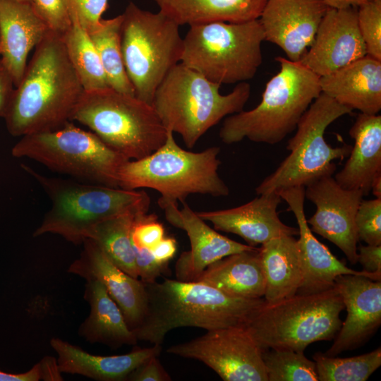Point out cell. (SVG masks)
I'll return each instance as SVG.
<instances>
[{
	"label": "cell",
	"instance_id": "cell-1",
	"mask_svg": "<svg viewBox=\"0 0 381 381\" xmlns=\"http://www.w3.org/2000/svg\"><path fill=\"white\" fill-rule=\"evenodd\" d=\"M83 92L61 35L49 30L14 88L6 128L16 137L59 128L71 121Z\"/></svg>",
	"mask_w": 381,
	"mask_h": 381
},
{
	"label": "cell",
	"instance_id": "cell-2",
	"mask_svg": "<svg viewBox=\"0 0 381 381\" xmlns=\"http://www.w3.org/2000/svg\"><path fill=\"white\" fill-rule=\"evenodd\" d=\"M145 285L146 312L133 332L138 341L152 345H162L167 334L179 327H193L207 331L245 327L265 303L264 298L230 296L197 282L164 279L162 282Z\"/></svg>",
	"mask_w": 381,
	"mask_h": 381
},
{
	"label": "cell",
	"instance_id": "cell-3",
	"mask_svg": "<svg viewBox=\"0 0 381 381\" xmlns=\"http://www.w3.org/2000/svg\"><path fill=\"white\" fill-rule=\"evenodd\" d=\"M280 69L266 84L260 102L224 120L219 138L226 144L245 138L277 144L296 130L302 116L320 95V76L299 61L275 58Z\"/></svg>",
	"mask_w": 381,
	"mask_h": 381
},
{
	"label": "cell",
	"instance_id": "cell-4",
	"mask_svg": "<svg viewBox=\"0 0 381 381\" xmlns=\"http://www.w3.org/2000/svg\"><path fill=\"white\" fill-rule=\"evenodd\" d=\"M23 168L39 183L52 202L34 237L56 234L80 245L101 222L128 212L149 210L150 198L143 190L49 177L28 166Z\"/></svg>",
	"mask_w": 381,
	"mask_h": 381
},
{
	"label": "cell",
	"instance_id": "cell-5",
	"mask_svg": "<svg viewBox=\"0 0 381 381\" xmlns=\"http://www.w3.org/2000/svg\"><path fill=\"white\" fill-rule=\"evenodd\" d=\"M220 87L179 63L157 87L152 105L166 130L179 134L191 149L222 119L242 111L250 97L247 82L226 95L221 94Z\"/></svg>",
	"mask_w": 381,
	"mask_h": 381
},
{
	"label": "cell",
	"instance_id": "cell-6",
	"mask_svg": "<svg viewBox=\"0 0 381 381\" xmlns=\"http://www.w3.org/2000/svg\"><path fill=\"white\" fill-rule=\"evenodd\" d=\"M218 147L198 152L186 150L167 131L164 143L147 157L126 162L118 171L119 188H151L161 197L157 203L185 201L190 194L227 196L229 189L219 175Z\"/></svg>",
	"mask_w": 381,
	"mask_h": 381
},
{
	"label": "cell",
	"instance_id": "cell-7",
	"mask_svg": "<svg viewBox=\"0 0 381 381\" xmlns=\"http://www.w3.org/2000/svg\"><path fill=\"white\" fill-rule=\"evenodd\" d=\"M87 126L102 142L128 159L152 154L167 131L152 104L111 87L85 91L71 121Z\"/></svg>",
	"mask_w": 381,
	"mask_h": 381
},
{
	"label": "cell",
	"instance_id": "cell-8",
	"mask_svg": "<svg viewBox=\"0 0 381 381\" xmlns=\"http://www.w3.org/2000/svg\"><path fill=\"white\" fill-rule=\"evenodd\" d=\"M344 309L337 286L300 294L273 303H265L245 327L262 351L291 349L304 351L310 344L330 341L342 322Z\"/></svg>",
	"mask_w": 381,
	"mask_h": 381
},
{
	"label": "cell",
	"instance_id": "cell-9",
	"mask_svg": "<svg viewBox=\"0 0 381 381\" xmlns=\"http://www.w3.org/2000/svg\"><path fill=\"white\" fill-rule=\"evenodd\" d=\"M263 41L258 19L192 25L183 37L180 63L219 85L246 82L262 64Z\"/></svg>",
	"mask_w": 381,
	"mask_h": 381
},
{
	"label": "cell",
	"instance_id": "cell-10",
	"mask_svg": "<svg viewBox=\"0 0 381 381\" xmlns=\"http://www.w3.org/2000/svg\"><path fill=\"white\" fill-rule=\"evenodd\" d=\"M122 15L121 47L126 72L135 96L152 104L159 85L181 62L180 25L162 12L143 10L133 2Z\"/></svg>",
	"mask_w": 381,
	"mask_h": 381
},
{
	"label": "cell",
	"instance_id": "cell-11",
	"mask_svg": "<svg viewBox=\"0 0 381 381\" xmlns=\"http://www.w3.org/2000/svg\"><path fill=\"white\" fill-rule=\"evenodd\" d=\"M352 111L321 92L302 116L294 135L288 141L289 154L256 187L257 195L306 187L322 177L333 175L334 161L347 157L352 146H331L325 140V132L334 121Z\"/></svg>",
	"mask_w": 381,
	"mask_h": 381
},
{
	"label": "cell",
	"instance_id": "cell-12",
	"mask_svg": "<svg viewBox=\"0 0 381 381\" xmlns=\"http://www.w3.org/2000/svg\"><path fill=\"white\" fill-rule=\"evenodd\" d=\"M47 169L84 183L119 188L118 171L128 159L92 131L71 121L56 130L22 136L11 149Z\"/></svg>",
	"mask_w": 381,
	"mask_h": 381
},
{
	"label": "cell",
	"instance_id": "cell-13",
	"mask_svg": "<svg viewBox=\"0 0 381 381\" xmlns=\"http://www.w3.org/2000/svg\"><path fill=\"white\" fill-rule=\"evenodd\" d=\"M166 351L203 363L224 381H268L262 351L244 327L207 330Z\"/></svg>",
	"mask_w": 381,
	"mask_h": 381
},
{
	"label": "cell",
	"instance_id": "cell-14",
	"mask_svg": "<svg viewBox=\"0 0 381 381\" xmlns=\"http://www.w3.org/2000/svg\"><path fill=\"white\" fill-rule=\"evenodd\" d=\"M364 194L347 189L332 176L322 177L305 187V197L315 207L307 223L315 232L338 247L351 264L358 262L359 241L356 215Z\"/></svg>",
	"mask_w": 381,
	"mask_h": 381
},
{
	"label": "cell",
	"instance_id": "cell-15",
	"mask_svg": "<svg viewBox=\"0 0 381 381\" xmlns=\"http://www.w3.org/2000/svg\"><path fill=\"white\" fill-rule=\"evenodd\" d=\"M159 203L164 211L167 221L172 226L183 230L190 241V249L183 252L175 265L176 279L195 282L212 262L226 256L257 248L230 239L211 228L188 205L181 202Z\"/></svg>",
	"mask_w": 381,
	"mask_h": 381
},
{
	"label": "cell",
	"instance_id": "cell-16",
	"mask_svg": "<svg viewBox=\"0 0 381 381\" xmlns=\"http://www.w3.org/2000/svg\"><path fill=\"white\" fill-rule=\"evenodd\" d=\"M329 8L323 0H267L258 18L265 40L298 62L312 44Z\"/></svg>",
	"mask_w": 381,
	"mask_h": 381
},
{
	"label": "cell",
	"instance_id": "cell-17",
	"mask_svg": "<svg viewBox=\"0 0 381 381\" xmlns=\"http://www.w3.org/2000/svg\"><path fill=\"white\" fill-rule=\"evenodd\" d=\"M293 212L298 226L297 240L303 278L298 293L313 294L335 286V279L343 274H353L381 281V275L348 267L313 235L304 211L305 187L288 188L277 193Z\"/></svg>",
	"mask_w": 381,
	"mask_h": 381
},
{
	"label": "cell",
	"instance_id": "cell-18",
	"mask_svg": "<svg viewBox=\"0 0 381 381\" xmlns=\"http://www.w3.org/2000/svg\"><path fill=\"white\" fill-rule=\"evenodd\" d=\"M357 12V7L328 8L299 62L321 77L365 56Z\"/></svg>",
	"mask_w": 381,
	"mask_h": 381
},
{
	"label": "cell",
	"instance_id": "cell-19",
	"mask_svg": "<svg viewBox=\"0 0 381 381\" xmlns=\"http://www.w3.org/2000/svg\"><path fill=\"white\" fill-rule=\"evenodd\" d=\"M334 283L347 315L333 344L324 353L331 356L361 346L381 324V281L343 274L338 276Z\"/></svg>",
	"mask_w": 381,
	"mask_h": 381
},
{
	"label": "cell",
	"instance_id": "cell-20",
	"mask_svg": "<svg viewBox=\"0 0 381 381\" xmlns=\"http://www.w3.org/2000/svg\"><path fill=\"white\" fill-rule=\"evenodd\" d=\"M83 245L79 258L69 265L67 272L85 280L94 279L101 282L133 330L141 323L146 312L145 284L113 264L93 241L87 239Z\"/></svg>",
	"mask_w": 381,
	"mask_h": 381
},
{
	"label": "cell",
	"instance_id": "cell-21",
	"mask_svg": "<svg viewBox=\"0 0 381 381\" xmlns=\"http://www.w3.org/2000/svg\"><path fill=\"white\" fill-rule=\"evenodd\" d=\"M258 195L236 207L196 213L215 230L236 234L254 247L278 236L298 235V228L281 221L277 207L282 198L277 193Z\"/></svg>",
	"mask_w": 381,
	"mask_h": 381
},
{
	"label": "cell",
	"instance_id": "cell-22",
	"mask_svg": "<svg viewBox=\"0 0 381 381\" xmlns=\"http://www.w3.org/2000/svg\"><path fill=\"white\" fill-rule=\"evenodd\" d=\"M49 29L30 1L0 0V60L16 87L27 66L28 56Z\"/></svg>",
	"mask_w": 381,
	"mask_h": 381
},
{
	"label": "cell",
	"instance_id": "cell-23",
	"mask_svg": "<svg viewBox=\"0 0 381 381\" xmlns=\"http://www.w3.org/2000/svg\"><path fill=\"white\" fill-rule=\"evenodd\" d=\"M321 92L366 114L381 109V60L368 54L320 77Z\"/></svg>",
	"mask_w": 381,
	"mask_h": 381
},
{
	"label": "cell",
	"instance_id": "cell-24",
	"mask_svg": "<svg viewBox=\"0 0 381 381\" xmlns=\"http://www.w3.org/2000/svg\"><path fill=\"white\" fill-rule=\"evenodd\" d=\"M50 346L57 355L61 373L80 375L97 381H126L128 375L150 357L159 356L162 345L135 348L115 356L91 354L60 338L53 337Z\"/></svg>",
	"mask_w": 381,
	"mask_h": 381
},
{
	"label": "cell",
	"instance_id": "cell-25",
	"mask_svg": "<svg viewBox=\"0 0 381 381\" xmlns=\"http://www.w3.org/2000/svg\"><path fill=\"white\" fill-rule=\"evenodd\" d=\"M349 135L354 144L344 167L334 178L342 187L359 189L365 195L374 178L381 173V116L359 114Z\"/></svg>",
	"mask_w": 381,
	"mask_h": 381
},
{
	"label": "cell",
	"instance_id": "cell-26",
	"mask_svg": "<svg viewBox=\"0 0 381 381\" xmlns=\"http://www.w3.org/2000/svg\"><path fill=\"white\" fill-rule=\"evenodd\" d=\"M85 281L84 299L90 313L79 326L78 334L90 343L111 349L136 345L138 340L104 285L94 279Z\"/></svg>",
	"mask_w": 381,
	"mask_h": 381
},
{
	"label": "cell",
	"instance_id": "cell-27",
	"mask_svg": "<svg viewBox=\"0 0 381 381\" xmlns=\"http://www.w3.org/2000/svg\"><path fill=\"white\" fill-rule=\"evenodd\" d=\"M233 297L262 298L265 280L259 248L234 253L208 265L195 281Z\"/></svg>",
	"mask_w": 381,
	"mask_h": 381
},
{
	"label": "cell",
	"instance_id": "cell-28",
	"mask_svg": "<svg viewBox=\"0 0 381 381\" xmlns=\"http://www.w3.org/2000/svg\"><path fill=\"white\" fill-rule=\"evenodd\" d=\"M259 253L265 280V301L273 303L296 294L303 273L294 236L272 238L261 245Z\"/></svg>",
	"mask_w": 381,
	"mask_h": 381
},
{
	"label": "cell",
	"instance_id": "cell-29",
	"mask_svg": "<svg viewBox=\"0 0 381 381\" xmlns=\"http://www.w3.org/2000/svg\"><path fill=\"white\" fill-rule=\"evenodd\" d=\"M180 26L258 19L267 0H154Z\"/></svg>",
	"mask_w": 381,
	"mask_h": 381
},
{
	"label": "cell",
	"instance_id": "cell-30",
	"mask_svg": "<svg viewBox=\"0 0 381 381\" xmlns=\"http://www.w3.org/2000/svg\"><path fill=\"white\" fill-rule=\"evenodd\" d=\"M146 212L148 211L136 210L109 217L97 224L88 238L96 243L113 264L137 279L131 232L137 216Z\"/></svg>",
	"mask_w": 381,
	"mask_h": 381
},
{
	"label": "cell",
	"instance_id": "cell-31",
	"mask_svg": "<svg viewBox=\"0 0 381 381\" xmlns=\"http://www.w3.org/2000/svg\"><path fill=\"white\" fill-rule=\"evenodd\" d=\"M122 20V14L109 19L102 18L87 33L98 52L109 87L119 92L135 96L123 61L121 47Z\"/></svg>",
	"mask_w": 381,
	"mask_h": 381
},
{
	"label": "cell",
	"instance_id": "cell-32",
	"mask_svg": "<svg viewBox=\"0 0 381 381\" xmlns=\"http://www.w3.org/2000/svg\"><path fill=\"white\" fill-rule=\"evenodd\" d=\"M69 60L85 91L109 87L98 52L89 35L78 23L61 35Z\"/></svg>",
	"mask_w": 381,
	"mask_h": 381
},
{
	"label": "cell",
	"instance_id": "cell-33",
	"mask_svg": "<svg viewBox=\"0 0 381 381\" xmlns=\"http://www.w3.org/2000/svg\"><path fill=\"white\" fill-rule=\"evenodd\" d=\"M313 358L318 380L365 381L381 365V349L348 358L317 352Z\"/></svg>",
	"mask_w": 381,
	"mask_h": 381
},
{
	"label": "cell",
	"instance_id": "cell-34",
	"mask_svg": "<svg viewBox=\"0 0 381 381\" xmlns=\"http://www.w3.org/2000/svg\"><path fill=\"white\" fill-rule=\"evenodd\" d=\"M262 357L268 381H318L315 363L304 351L270 349Z\"/></svg>",
	"mask_w": 381,
	"mask_h": 381
},
{
	"label": "cell",
	"instance_id": "cell-35",
	"mask_svg": "<svg viewBox=\"0 0 381 381\" xmlns=\"http://www.w3.org/2000/svg\"><path fill=\"white\" fill-rule=\"evenodd\" d=\"M357 18L367 54L381 60V2L371 0L358 7Z\"/></svg>",
	"mask_w": 381,
	"mask_h": 381
},
{
	"label": "cell",
	"instance_id": "cell-36",
	"mask_svg": "<svg viewBox=\"0 0 381 381\" xmlns=\"http://www.w3.org/2000/svg\"><path fill=\"white\" fill-rule=\"evenodd\" d=\"M355 221L359 240L369 245H381V198L362 200Z\"/></svg>",
	"mask_w": 381,
	"mask_h": 381
},
{
	"label": "cell",
	"instance_id": "cell-37",
	"mask_svg": "<svg viewBox=\"0 0 381 381\" xmlns=\"http://www.w3.org/2000/svg\"><path fill=\"white\" fill-rule=\"evenodd\" d=\"M71 21L78 23L89 32L101 20L108 0H63Z\"/></svg>",
	"mask_w": 381,
	"mask_h": 381
},
{
	"label": "cell",
	"instance_id": "cell-38",
	"mask_svg": "<svg viewBox=\"0 0 381 381\" xmlns=\"http://www.w3.org/2000/svg\"><path fill=\"white\" fill-rule=\"evenodd\" d=\"M164 236V227L155 214L146 212L137 216L131 232L133 245L152 250Z\"/></svg>",
	"mask_w": 381,
	"mask_h": 381
},
{
	"label": "cell",
	"instance_id": "cell-39",
	"mask_svg": "<svg viewBox=\"0 0 381 381\" xmlns=\"http://www.w3.org/2000/svg\"><path fill=\"white\" fill-rule=\"evenodd\" d=\"M30 4L49 30L62 35L70 28L71 21L63 0H30Z\"/></svg>",
	"mask_w": 381,
	"mask_h": 381
},
{
	"label": "cell",
	"instance_id": "cell-40",
	"mask_svg": "<svg viewBox=\"0 0 381 381\" xmlns=\"http://www.w3.org/2000/svg\"><path fill=\"white\" fill-rule=\"evenodd\" d=\"M138 277L145 284L157 282L164 274L169 272V265L158 262L150 250L133 244Z\"/></svg>",
	"mask_w": 381,
	"mask_h": 381
},
{
	"label": "cell",
	"instance_id": "cell-41",
	"mask_svg": "<svg viewBox=\"0 0 381 381\" xmlns=\"http://www.w3.org/2000/svg\"><path fill=\"white\" fill-rule=\"evenodd\" d=\"M127 381H171V377L161 364L158 356L150 357L134 369Z\"/></svg>",
	"mask_w": 381,
	"mask_h": 381
},
{
	"label": "cell",
	"instance_id": "cell-42",
	"mask_svg": "<svg viewBox=\"0 0 381 381\" xmlns=\"http://www.w3.org/2000/svg\"><path fill=\"white\" fill-rule=\"evenodd\" d=\"M357 251L358 262L363 270L381 275V245H361Z\"/></svg>",
	"mask_w": 381,
	"mask_h": 381
},
{
	"label": "cell",
	"instance_id": "cell-43",
	"mask_svg": "<svg viewBox=\"0 0 381 381\" xmlns=\"http://www.w3.org/2000/svg\"><path fill=\"white\" fill-rule=\"evenodd\" d=\"M14 88L13 78L0 60V118L6 114Z\"/></svg>",
	"mask_w": 381,
	"mask_h": 381
},
{
	"label": "cell",
	"instance_id": "cell-44",
	"mask_svg": "<svg viewBox=\"0 0 381 381\" xmlns=\"http://www.w3.org/2000/svg\"><path fill=\"white\" fill-rule=\"evenodd\" d=\"M177 250V242L174 237L164 236L151 250L155 260L163 265L174 257Z\"/></svg>",
	"mask_w": 381,
	"mask_h": 381
},
{
	"label": "cell",
	"instance_id": "cell-45",
	"mask_svg": "<svg viewBox=\"0 0 381 381\" xmlns=\"http://www.w3.org/2000/svg\"><path fill=\"white\" fill-rule=\"evenodd\" d=\"M42 379L43 373L40 362L23 373L13 374L0 371V381H39Z\"/></svg>",
	"mask_w": 381,
	"mask_h": 381
},
{
	"label": "cell",
	"instance_id": "cell-46",
	"mask_svg": "<svg viewBox=\"0 0 381 381\" xmlns=\"http://www.w3.org/2000/svg\"><path fill=\"white\" fill-rule=\"evenodd\" d=\"M371 0H323L329 8L341 9L349 7H359Z\"/></svg>",
	"mask_w": 381,
	"mask_h": 381
},
{
	"label": "cell",
	"instance_id": "cell-47",
	"mask_svg": "<svg viewBox=\"0 0 381 381\" xmlns=\"http://www.w3.org/2000/svg\"><path fill=\"white\" fill-rule=\"evenodd\" d=\"M370 191L376 198H381V173L374 178L371 183Z\"/></svg>",
	"mask_w": 381,
	"mask_h": 381
},
{
	"label": "cell",
	"instance_id": "cell-48",
	"mask_svg": "<svg viewBox=\"0 0 381 381\" xmlns=\"http://www.w3.org/2000/svg\"><path fill=\"white\" fill-rule=\"evenodd\" d=\"M375 1H377V2H381V0H374Z\"/></svg>",
	"mask_w": 381,
	"mask_h": 381
},
{
	"label": "cell",
	"instance_id": "cell-49",
	"mask_svg": "<svg viewBox=\"0 0 381 381\" xmlns=\"http://www.w3.org/2000/svg\"><path fill=\"white\" fill-rule=\"evenodd\" d=\"M0 54H1V39H0Z\"/></svg>",
	"mask_w": 381,
	"mask_h": 381
},
{
	"label": "cell",
	"instance_id": "cell-50",
	"mask_svg": "<svg viewBox=\"0 0 381 381\" xmlns=\"http://www.w3.org/2000/svg\"><path fill=\"white\" fill-rule=\"evenodd\" d=\"M23 1H30V0H23Z\"/></svg>",
	"mask_w": 381,
	"mask_h": 381
}]
</instances>
